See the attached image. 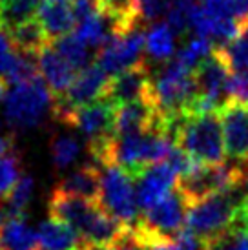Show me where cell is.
Returning a JSON list of instances; mask_svg holds the SVG:
<instances>
[{
  "mask_svg": "<svg viewBox=\"0 0 248 250\" xmlns=\"http://www.w3.org/2000/svg\"><path fill=\"white\" fill-rule=\"evenodd\" d=\"M6 217H7L6 210H2V208H0V229H2V225L6 223Z\"/></svg>",
  "mask_w": 248,
  "mask_h": 250,
  "instance_id": "d590c367",
  "label": "cell"
},
{
  "mask_svg": "<svg viewBox=\"0 0 248 250\" xmlns=\"http://www.w3.org/2000/svg\"><path fill=\"white\" fill-rule=\"evenodd\" d=\"M195 97H197L195 73L185 68L175 59L165 62L157 75L152 77L150 101L163 115L166 130L172 137L177 123L190 113Z\"/></svg>",
  "mask_w": 248,
  "mask_h": 250,
  "instance_id": "7a4b0ae2",
  "label": "cell"
},
{
  "mask_svg": "<svg viewBox=\"0 0 248 250\" xmlns=\"http://www.w3.org/2000/svg\"><path fill=\"white\" fill-rule=\"evenodd\" d=\"M55 110V95L41 75L11 84L4 97V117L15 130H29Z\"/></svg>",
  "mask_w": 248,
  "mask_h": 250,
  "instance_id": "5b68a950",
  "label": "cell"
},
{
  "mask_svg": "<svg viewBox=\"0 0 248 250\" xmlns=\"http://www.w3.org/2000/svg\"><path fill=\"white\" fill-rule=\"evenodd\" d=\"M225 57H227L230 70H239V68H247L248 66V21L243 22L239 33L234 41L225 44L219 48Z\"/></svg>",
  "mask_w": 248,
  "mask_h": 250,
  "instance_id": "f1b7e54d",
  "label": "cell"
},
{
  "mask_svg": "<svg viewBox=\"0 0 248 250\" xmlns=\"http://www.w3.org/2000/svg\"><path fill=\"white\" fill-rule=\"evenodd\" d=\"M0 250H4V247H2V243H0Z\"/></svg>",
  "mask_w": 248,
  "mask_h": 250,
  "instance_id": "f35d334b",
  "label": "cell"
},
{
  "mask_svg": "<svg viewBox=\"0 0 248 250\" xmlns=\"http://www.w3.org/2000/svg\"><path fill=\"white\" fill-rule=\"evenodd\" d=\"M7 33L13 41L15 48L24 53H33L39 55L42 49L49 44V39L46 35L44 28L37 19H31L28 22H22L15 28L7 29Z\"/></svg>",
  "mask_w": 248,
  "mask_h": 250,
  "instance_id": "44dd1931",
  "label": "cell"
},
{
  "mask_svg": "<svg viewBox=\"0 0 248 250\" xmlns=\"http://www.w3.org/2000/svg\"><path fill=\"white\" fill-rule=\"evenodd\" d=\"M81 143L71 137V135H55L49 143V155L51 163L57 170H66L71 165H75V161L81 155Z\"/></svg>",
  "mask_w": 248,
  "mask_h": 250,
  "instance_id": "cb8c5ba5",
  "label": "cell"
},
{
  "mask_svg": "<svg viewBox=\"0 0 248 250\" xmlns=\"http://www.w3.org/2000/svg\"><path fill=\"white\" fill-rule=\"evenodd\" d=\"M195 84L197 97L193 101L190 113H208L219 110L230 101L228 95V81H230V64L225 53L215 48L203 62L195 68Z\"/></svg>",
  "mask_w": 248,
  "mask_h": 250,
  "instance_id": "52a82bcc",
  "label": "cell"
},
{
  "mask_svg": "<svg viewBox=\"0 0 248 250\" xmlns=\"http://www.w3.org/2000/svg\"><path fill=\"white\" fill-rule=\"evenodd\" d=\"M0 243L4 250H41L39 234L31 229L24 215L7 217L0 229Z\"/></svg>",
  "mask_w": 248,
  "mask_h": 250,
  "instance_id": "d6986e66",
  "label": "cell"
},
{
  "mask_svg": "<svg viewBox=\"0 0 248 250\" xmlns=\"http://www.w3.org/2000/svg\"><path fill=\"white\" fill-rule=\"evenodd\" d=\"M207 250H248V225L235 221L227 232L208 241Z\"/></svg>",
  "mask_w": 248,
  "mask_h": 250,
  "instance_id": "83f0119b",
  "label": "cell"
},
{
  "mask_svg": "<svg viewBox=\"0 0 248 250\" xmlns=\"http://www.w3.org/2000/svg\"><path fill=\"white\" fill-rule=\"evenodd\" d=\"M22 175L21 155L13 148L7 153L0 155V201H6L13 187Z\"/></svg>",
  "mask_w": 248,
  "mask_h": 250,
  "instance_id": "4316f807",
  "label": "cell"
},
{
  "mask_svg": "<svg viewBox=\"0 0 248 250\" xmlns=\"http://www.w3.org/2000/svg\"><path fill=\"white\" fill-rule=\"evenodd\" d=\"M145 37L146 35L141 31V26L113 33L99 48L95 62L110 77L119 75L133 66L143 64L145 62L143 55L146 53Z\"/></svg>",
  "mask_w": 248,
  "mask_h": 250,
  "instance_id": "30bf717a",
  "label": "cell"
},
{
  "mask_svg": "<svg viewBox=\"0 0 248 250\" xmlns=\"http://www.w3.org/2000/svg\"><path fill=\"white\" fill-rule=\"evenodd\" d=\"M81 250H86V249H84V247H83V249H81Z\"/></svg>",
  "mask_w": 248,
  "mask_h": 250,
  "instance_id": "ab89813d",
  "label": "cell"
},
{
  "mask_svg": "<svg viewBox=\"0 0 248 250\" xmlns=\"http://www.w3.org/2000/svg\"><path fill=\"white\" fill-rule=\"evenodd\" d=\"M42 0H7L0 7V26L4 29H11L22 22L31 21L37 17Z\"/></svg>",
  "mask_w": 248,
  "mask_h": 250,
  "instance_id": "7402d4cb",
  "label": "cell"
},
{
  "mask_svg": "<svg viewBox=\"0 0 248 250\" xmlns=\"http://www.w3.org/2000/svg\"><path fill=\"white\" fill-rule=\"evenodd\" d=\"M115 111L117 106L108 99H99L90 104L64 111L57 119L75 128L88 139V150L99 148L115 137Z\"/></svg>",
  "mask_w": 248,
  "mask_h": 250,
  "instance_id": "ba28073f",
  "label": "cell"
},
{
  "mask_svg": "<svg viewBox=\"0 0 248 250\" xmlns=\"http://www.w3.org/2000/svg\"><path fill=\"white\" fill-rule=\"evenodd\" d=\"M6 91H7V83L0 77V101H4L6 97Z\"/></svg>",
  "mask_w": 248,
  "mask_h": 250,
  "instance_id": "e575fe53",
  "label": "cell"
},
{
  "mask_svg": "<svg viewBox=\"0 0 248 250\" xmlns=\"http://www.w3.org/2000/svg\"><path fill=\"white\" fill-rule=\"evenodd\" d=\"M175 0H137V9L143 22H157L166 17Z\"/></svg>",
  "mask_w": 248,
  "mask_h": 250,
  "instance_id": "4dcf8cb0",
  "label": "cell"
},
{
  "mask_svg": "<svg viewBox=\"0 0 248 250\" xmlns=\"http://www.w3.org/2000/svg\"><path fill=\"white\" fill-rule=\"evenodd\" d=\"M214 49H215V46L208 41V39L195 35V37H192L190 41H186V44L179 49V53L175 55V61H179V62L183 64L185 68H188V70L195 71V68H197Z\"/></svg>",
  "mask_w": 248,
  "mask_h": 250,
  "instance_id": "484cf974",
  "label": "cell"
},
{
  "mask_svg": "<svg viewBox=\"0 0 248 250\" xmlns=\"http://www.w3.org/2000/svg\"><path fill=\"white\" fill-rule=\"evenodd\" d=\"M53 46H55L57 51L79 71L83 70V68H86V66L93 64L91 62V48L86 46L83 41H79L73 33L64 35V37H61V39L53 41Z\"/></svg>",
  "mask_w": 248,
  "mask_h": 250,
  "instance_id": "603a6c76",
  "label": "cell"
},
{
  "mask_svg": "<svg viewBox=\"0 0 248 250\" xmlns=\"http://www.w3.org/2000/svg\"><path fill=\"white\" fill-rule=\"evenodd\" d=\"M35 192V179L31 174H22L21 179L17 181L11 194L7 195L6 203V214L7 217H17V215H24V210L29 205L31 197Z\"/></svg>",
  "mask_w": 248,
  "mask_h": 250,
  "instance_id": "d4e9b609",
  "label": "cell"
},
{
  "mask_svg": "<svg viewBox=\"0 0 248 250\" xmlns=\"http://www.w3.org/2000/svg\"><path fill=\"white\" fill-rule=\"evenodd\" d=\"M48 210L51 217L73 227L86 245H111L130 229L113 217L101 203L64 194L55 188L49 195Z\"/></svg>",
  "mask_w": 248,
  "mask_h": 250,
  "instance_id": "6da1fadb",
  "label": "cell"
},
{
  "mask_svg": "<svg viewBox=\"0 0 248 250\" xmlns=\"http://www.w3.org/2000/svg\"><path fill=\"white\" fill-rule=\"evenodd\" d=\"M37 21L41 22L49 42L57 41L64 35H69L77 26L73 2L66 0H42L37 11Z\"/></svg>",
  "mask_w": 248,
  "mask_h": 250,
  "instance_id": "2e32d148",
  "label": "cell"
},
{
  "mask_svg": "<svg viewBox=\"0 0 248 250\" xmlns=\"http://www.w3.org/2000/svg\"><path fill=\"white\" fill-rule=\"evenodd\" d=\"M227 155L237 165L248 167V104L228 101L219 110Z\"/></svg>",
  "mask_w": 248,
  "mask_h": 250,
  "instance_id": "7c38bea8",
  "label": "cell"
},
{
  "mask_svg": "<svg viewBox=\"0 0 248 250\" xmlns=\"http://www.w3.org/2000/svg\"><path fill=\"white\" fill-rule=\"evenodd\" d=\"M247 197L248 175L245 170V177L237 185L210 195L195 205H190L186 212L185 229L203 239L205 243L212 241L234 225L237 212Z\"/></svg>",
  "mask_w": 248,
  "mask_h": 250,
  "instance_id": "3957f363",
  "label": "cell"
},
{
  "mask_svg": "<svg viewBox=\"0 0 248 250\" xmlns=\"http://www.w3.org/2000/svg\"><path fill=\"white\" fill-rule=\"evenodd\" d=\"M175 31L168 22H153L145 37V51L155 62H168L175 55Z\"/></svg>",
  "mask_w": 248,
  "mask_h": 250,
  "instance_id": "ffe728a7",
  "label": "cell"
},
{
  "mask_svg": "<svg viewBox=\"0 0 248 250\" xmlns=\"http://www.w3.org/2000/svg\"><path fill=\"white\" fill-rule=\"evenodd\" d=\"M228 95H230V101L248 104V66L232 70L230 81H228Z\"/></svg>",
  "mask_w": 248,
  "mask_h": 250,
  "instance_id": "1f68e13d",
  "label": "cell"
},
{
  "mask_svg": "<svg viewBox=\"0 0 248 250\" xmlns=\"http://www.w3.org/2000/svg\"><path fill=\"white\" fill-rule=\"evenodd\" d=\"M150 86H152V73L146 62H143L111 77L104 99L111 101L115 106L126 104L131 101L150 99Z\"/></svg>",
  "mask_w": 248,
  "mask_h": 250,
  "instance_id": "5bb4252c",
  "label": "cell"
},
{
  "mask_svg": "<svg viewBox=\"0 0 248 250\" xmlns=\"http://www.w3.org/2000/svg\"><path fill=\"white\" fill-rule=\"evenodd\" d=\"M11 148H13V141H11V137H4V135H0V155L7 153Z\"/></svg>",
  "mask_w": 248,
  "mask_h": 250,
  "instance_id": "836d02e7",
  "label": "cell"
},
{
  "mask_svg": "<svg viewBox=\"0 0 248 250\" xmlns=\"http://www.w3.org/2000/svg\"><path fill=\"white\" fill-rule=\"evenodd\" d=\"M37 234L41 250H81L84 247L83 237L73 227L51 215L41 223Z\"/></svg>",
  "mask_w": 248,
  "mask_h": 250,
  "instance_id": "ac0fdd59",
  "label": "cell"
},
{
  "mask_svg": "<svg viewBox=\"0 0 248 250\" xmlns=\"http://www.w3.org/2000/svg\"><path fill=\"white\" fill-rule=\"evenodd\" d=\"M175 145L197 165L223 163L227 155L219 113H188L175 130Z\"/></svg>",
  "mask_w": 248,
  "mask_h": 250,
  "instance_id": "277c9868",
  "label": "cell"
},
{
  "mask_svg": "<svg viewBox=\"0 0 248 250\" xmlns=\"http://www.w3.org/2000/svg\"><path fill=\"white\" fill-rule=\"evenodd\" d=\"M148 250H207V243L185 229L177 237L153 245Z\"/></svg>",
  "mask_w": 248,
  "mask_h": 250,
  "instance_id": "f546056e",
  "label": "cell"
},
{
  "mask_svg": "<svg viewBox=\"0 0 248 250\" xmlns=\"http://www.w3.org/2000/svg\"><path fill=\"white\" fill-rule=\"evenodd\" d=\"M110 84V75L99 66L97 62L86 66L79 71L73 79V83L69 84L64 95L55 99V110L53 115H61L64 111H69L79 106L90 104L93 101L106 97Z\"/></svg>",
  "mask_w": 248,
  "mask_h": 250,
  "instance_id": "8fae6325",
  "label": "cell"
},
{
  "mask_svg": "<svg viewBox=\"0 0 248 250\" xmlns=\"http://www.w3.org/2000/svg\"><path fill=\"white\" fill-rule=\"evenodd\" d=\"M223 9L227 15L234 17L235 21L243 22L248 21V0H221L219 6H212Z\"/></svg>",
  "mask_w": 248,
  "mask_h": 250,
  "instance_id": "d6a6232c",
  "label": "cell"
},
{
  "mask_svg": "<svg viewBox=\"0 0 248 250\" xmlns=\"http://www.w3.org/2000/svg\"><path fill=\"white\" fill-rule=\"evenodd\" d=\"M55 190H61L64 194L77 195L88 201L101 203V190H103V179H101V167L95 163H86L81 168L73 170L71 174L64 175Z\"/></svg>",
  "mask_w": 248,
  "mask_h": 250,
  "instance_id": "e0dca14e",
  "label": "cell"
},
{
  "mask_svg": "<svg viewBox=\"0 0 248 250\" xmlns=\"http://www.w3.org/2000/svg\"><path fill=\"white\" fill-rule=\"evenodd\" d=\"M37 64H39V73L46 81L55 99L66 93L79 71L57 51L51 42L37 55Z\"/></svg>",
  "mask_w": 248,
  "mask_h": 250,
  "instance_id": "9a60e30c",
  "label": "cell"
},
{
  "mask_svg": "<svg viewBox=\"0 0 248 250\" xmlns=\"http://www.w3.org/2000/svg\"><path fill=\"white\" fill-rule=\"evenodd\" d=\"M6 2H7V0H0V7L4 6V4H6Z\"/></svg>",
  "mask_w": 248,
  "mask_h": 250,
  "instance_id": "8d00e7d4",
  "label": "cell"
},
{
  "mask_svg": "<svg viewBox=\"0 0 248 250\" xmlns=\"http://www.w3.org/2000/svg\"><path fill=\"white\" fill-rule=\"evenodd\" d=\"M245 177V168L234 161H223L215 165H193L177 181V188L186 199L188 207L207 199L237 185Z\"/></svg>",
  "mask_w": 248,
  "mask_h": 250,
  "instance_id": "8992f818",
  "label": "cell"
},
{
  "mask_svg": "<svg viewBox=\"0 0 248 250\" xmlns=\"http://www.w3.org/2000/svg\"><path fill=\"white\" fill-rule=\"evenodd\" d=\"M177 181H179V172L168 161L155 163L143 170L139 175H135L139 208L146 210L161 199H165L166 195L172 192Z\"/></svg>",
  "mask_w": 248,
  "mask_h": 250,
  "instance_id": "4fadbf2b",
  "label": "cell"
},
{
  "mask_svg": "<svg viewBox=\"0 0 248 250\" xmlns=\"http://www.w3.org/2000/svg\"><path fill=\"white\" fill-rule=\"evenodd\" d=\"M101 205L119 221L133 227L139 221L135 177L119 165H104L101 167Z\"/></svg>",
  "mask_w": 248,
  "mask_h": 250,
  "instance_id": "9c48e42d",
  "label": "cell"
},
{
  "mask_svg": "<svg viewBox=\"0 0 248 250\" xmlns=\"http://www.w3.org/2000/svg\"><path fill=\"white\" fill-rule=\"evenodd\" d=\"M0 132H2V121H0Z\"/></svg>",
  "mask_w": 248,
  "mask_h": 250,
  "instance_id": "74e56055",
  "label": "cell"
}]
</instances>
